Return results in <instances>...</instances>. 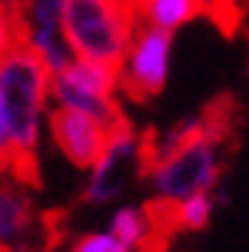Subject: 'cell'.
I'll list each match as a JSON object with an SVG mask.
<instances>
[{"mask_svg":"<svg viewBox=\"0 0 249 252\" xmlns=\"http://www.w3.org/2000/svg\"><path fill=\"white\" fill-rule=\"evenodd\" d=\"M199 113H203V129L196 136L176 150L163 153L146 169V199L156 202L160 209H173L176 202L189 199V196L216 192L223 186L226 159L236 143L239 106L229 93H223L210 100Z\"/></svg>","mask_w":249,"mask_h":252,"instance_id":"6da1fadb","label":"cell"},{"mask_svg":"<svg viewBox=\"0 0 249 252\" xmlns=\"http://www.w3.org/2000/svg\"><path fill=\"white\" fill-rule=\"evenodd\" d=\"M50 66L37 50L17 43L0 57V103L13 129V166L10 173L40 186V143L50 113Z\"/></svg>","mask_w":249,"mask_h":252,"instance_id":"7a4b0ae2","label":"cell"},{"mask_svg":"<svg viewBox=\"0 0 249 252\" xmlns=\"http://www.w3.org/2000/svg\"><path fill=\"white\" fill-rule=\"evenodd\" d=\"M137 27L130 0H63V37L76 60L120 70Z\"/></svg>","mask_w":249,"mask_h":252,"instance_id":"3957f363","label":"cell"},{"mask_svg":"<svg viewBox=\"0 0 249 252\" xmlns=\"http://www.w3.org/2000/svg\"><path fill=\"white\" fill-rule=\"evenodd\" d=\"M60 219L37 199V183L0 169V252H57Z\"/></svg>","mask_w":249,"mask_h":252,"instance_id":"277c9868","label":"cell"},{"mask_svg":"<svg viewBox=\"0 0 249 252\" xmlns=\"http://www.w3.org/2000/svg\"><path fill=\"white\" fill-rule=\"evenodd\" d=\"M146 169H149L146 133L126 120L110 133V143H107L103 156L87 169V183H83L80 202L93 206V209L120 202L137 183H146Z\"/></svg>","mask_w":249,"mask_h":252,"instance_id":"5b68a950","label":"cell"},{"mask_svg":"<svg viewBox=\"0 0 249 252\" xmlns=\"http://www.w3.org/2000/svg\"><path fill=\"white\" fill-rule=\"evenodd\" d=\"M50 100H53V106L93 113L110 126L126 123V113L120 106V70L100 66V63L73 60L60 73H53L50 76Z\"/></svg>","mask_w":249,"mask_h":252,"instance_id":"8992f818","label":"cell"},{"mask_svg":"<svg viewBox=\"0 0 249 252\" xmlns=\"http://www.w3.org/2000/svg\"><path fill=\"white\" fill-rule=\"evenodd\" d=\"M170 53H173L170 30L137 27L120 66V96H126L130 103H149L153 96H160L170 80Z\"/></svg>","mask_w":249,"mask_h":252,"instance_id":"52a82bcc","label":"cell"},{"mask_svg":"<svg viewBox=\"0 0 249 252\" xmlns=\"http://www.w3.org/2000/svg\"><path fill=\"white\" fill-rule=\"evenodd\" d=\"M113 129L116 126L97 120L93 113L70 110V106H50V113H47L50 143L57 146V153H60L67 163L83 169V173L103 156Z\"/></svg>","mask_w":249,"mask_h":252,"instance_id":"ba28073f","label":"cell"},{"mask_svg":"<svg viewBox=\"0 0 249 252\" xmlns=\"http://www.w3.org/2000/svg\"><path fill=\"white\" fill-rule=\"evenodd\" d=\"M107 229L133 252H153L156 246H166L170 236H173V229L166 222V213L149 199L120 202L107 219Z\"/></svg>","mask_w":249,"mask_h":252,"instance_id":"9c48e42d","label":"cell"},{"mask_svg":"<svg viewBox=\"0 0 249 252\" xmlns=\"http://www.w3.org/2000/svg\"><path fill=\"white\" fill-rule=\"evenodd\" d=\"M130 7L140 27H160L173 33L206 13V0H130Z\"/></svg>","mask_w":249,"mask_h":252,"instance_id":"30bf717a","label":"cell"},{"mask_svg":"<svg viewBox=\"0 0 249 252\" xmlns=\"http://www.w3.org/2000/svg\"><path fill=\"white\" fill-rule=\"evenodd\" d=\"M216 209H219L216 192H199V196H189V199L176 202L173 209H163V213H166V222L173 232H203L213 222Z\"/></svg>","mask_w":249,"mask_h":252,"instance_id":"8fae6325","label":"cell"},{"mask_svg":"<svg viewBox=\"0 0 249 252\" xmlns=\"http://www.w3.org/2000/svg\"><path fill=\"white\" fill-rule=\"evenodd\" d=\"M60 252H133V249H126V246L113 236L110 229L100 226V229H83V232H73L70 239L60 242Z\"/></svg>","mask_w":249,"mask_h":252,"instance_id":"7c38bea8","label":"cell"},{"mask_svg":"<svg viewBox=\"0 0 249 252\" xmlns=\"http://www.w3.org/2000/svg\"><path fill=\"white\" fill-rule=\"evenodd\" d=\"M20 43V20H17V13L0 0V57H7Z\"/></svg>","mask_w":249,"mask_h":252,"instance_id":"4fadbf2b","label":"cell"},{"mask_svg":"<svg viewBox=\"0 0 249 252\" xmlns=\"http://www.w3.org/2000/svg\"><path fill=\"white\" fill-rule=\"evenodd\" d=\"M3 3H7V7H10V10H13V13L20 10V0H3Z\"/></svg>","mask_w":249,"mask_h":252,"instance_id":"5bb4252c","label":"cell"},{"mask_svg":"<svg viewBox=\"0 0 249 252\" xmlns=\"http://www.w3.org/2000/svg\"><path fill=\"white\" fill-rule=\"evenodd\" d=\"M153 252H173V246L166 242V246H156V249H153Z\"/></svg>","mask_w":249,"mask_h":252,"instance_id":"9a60e30c","label":"cell"}]
</instances>
